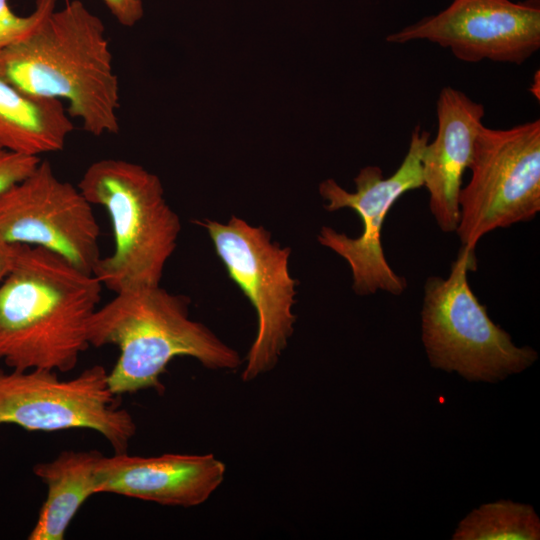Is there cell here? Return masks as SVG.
<instances>
[{"mask_svg": "<svg viewBox=\"0 0 540 540\" xmlns=\"http://www.w3.org/2000/svg\"><path fill=\"white\" fill-rule=\"evenodd\" d=\"M469 270H476L475 250L461 247L447 278L426 279L422 342L432 367L494 383L530 367L538 354L529 346L517 347L490 319L469 286Z\"/></svg>", "mask_w": 540, "mask_h": 540, "instance_id": "5b68a950", "label": "cell"}, {"mask_svg": "<svg viewBox=\"0 0 540 540\" xmlns=\"http://www.w3.org/2000/svg\"><path fill=\"white\" fill-rule=\"evenodd\" d=\"M57 0H36L34 11L27 16L15 14L7 0H0V49L28 37L55 10Z\"/></svg>", "mask_w": 540, "mask_h": 540, "instance_id": "e0dca14e", "label": "cell"}, {"mask_svg": "<svg viewBox=\"0 0 540 540\" xmlns=\"http://www.w3.org/2000/svg\"><path fill=\"white\" fill-rule=\"evenodd\" d=\"M427 40L464 62L521 64L540 48V2L453 0L439 13L386 37L388 43Z\"/></svg>", "mask_w": 540, "mask_h": 540, "instance_id": "8fae6325", "label": "cell"}, {"mask_svg": "<svg viewBox=\"0 0 540 540\" xmlns=\"http://www.w3.org/2000/svg\"><path fill=\"white\" fill-rule=\"evenodd\" d=\"M471 178L459 195L456 233L462 247L499 228L533 220L540 211V120L508 129L482 126Z\"/></svg>", "mask_w": 540, "mask_h": 540, "instance_id": "8992f818", "label": "cell"}, {"mask_svg": "<svg viewBox=\"0 0 540 540\" xmlns=\"http://www.w3.org/2000/svg\"><path fill=\"white\" fill-rule=\"evenodd\" d=\"M113 17L125 27H133L143 17L142 0H102Z\"/></svg>", "mask_w": 540, "mask_h": 540, "instance_id": "d6986e66", "label": "cell"}, {"mask_svg": "<svg viewBox=\"0 0 540 540\" xmlns=\"http://www.w3.org/2000/svg\"><path fill=\"white\" fill-rule=\"evenodd\" d=\"M429 139L430 133L417 125L398 169L384 177L378 166L363 167L354 178L355 192H348L333 179H326L319 185V193L327 201V211L351 208L362 220V233L356 238L328 226L322 227L317 237L321 245L349 264L352 288L357 295L385 291L398 296L407 287L406 279L396 274L385 258L381 231L394 203L406 192L423 187L422 156Z\"/></svg>", "mask_w": 540, "mask_h": 540, "instance_id": "9c48e42d", "label": "cell"}, {"mask_svg": "<svg viewBox=\"0 0 540 540\" xmlns=\"http://www.w3.org/2000/svg\"><path fill=\"white\" fill-rule=\"evenodd\" d=\"M0 77L28 94L66 101L90 135L119 132L120 87L105 25L80 0L0 49Z\"/></svg>", "mask_w": 540, "mask_h": 540, "instance_id": "7a4b0ae2", "label": "cell"}, {"mask_svg": "<svg viewBox=\"0 0 540 540\" xmlns=\"http://www.w3.org/2000/svg\"><path fill=\"white\" fill-rule=\"evenodd\" d=\"M225 464L213 454L102 455L95 469L96 493H112L160 505L193 507L223 483Z\"/></svg>", "mask_w": 540, "mask_h": 540, "instance_id": "7c38bea8", "label": "cell"}, {"mask_svg": "<svg viewBox=\"0 0 540 540\" xmlns=\"http://www.w3.org/2000/svg\"><path fill=\"white\" fill-rule=\"evenodd\" d=\"M189 299L158 286L116 293L97 308L87 326L90 345H115L120 354L108 373L116 396L155 389L163 393L160 376L171 360L188 356L212 370H236L239 353L207 326L189 317Z\"/></svg>", "mask_w": 540, "mask_h": 540, "instance_id": "3957f363", "label": "cell"}, {"mask_svg": "<svg viewBox=\"0 0 540 540\" xmlns=\"http://www.w3.org/2000/svg\"><path fill=\"white\" fill-rule=\"evenodd\" d=\"M40 157L18 154L0 147V194L37 167Z\"/></svg>", "mask_w": 540, "mask_h": 540, "instance_id": "ac0fdd59", "label": "cell"}, {"mask_svg": "<svg viewBox=\"0 0 540 540\" xmlns=\"http://www.w3.org/2000/svg\"><path fill=\"white\" fill-rule=\"evenodd\" d=\"M103 285L60 256L21 245L0 282V360L11 369L73 370L90 346Z\"/></svg>", "mask_w": 540, "mask_h": 540, "instance_id": "6da1fadb", "label": "cell"}, {"mask_svg": "<svg viewBox=\"0 0 540 540\" xmlns=\"http://www.w3.org/2000/svg\"><path fill=\"white\" fill-rule=\"evenodd\" d=\"M116 397L101 365L69 380L59 379L55 370L0 368V425L42 432L90 429L103 435L115 453H123L136 424Z\"/></svg>", "mask_w": 540, "mask_h": 540, "instance_id": "ba28073f", "label": "cell"}, {"mask_svg": "<svg viewBox=\"0 0 540 540\" xmlns=\"http://www.w3.org/2000/svg\"><path fill=\"white\" fill-rule=\"evenodd\" d=\"M77 186L112 224L114 250L99 259L93 275L114 293L160 285L181 222L158 176L139 164L105 158L93 162Z\"/></svg>", "mask_w": 540, "mask_h": 540, "instance_id": "277c9868", "label": "cell"}, {"mask_svg": "<svg viewBox=\"0 0 540 540\" xmlns=\"http://www.w3.org/2000/svg\"><path fill=\"white\" fill-rule=\"evenodd\" d=\"M206 228L229 277L257 314L256 337L241 373L248 382L271 371L294 332L297 280L289 273L290 247L272 242L262 226L232 216L227 223L206 219Z\"/></svg>", "mask_w": 540, "mask_h": 540, "instance_id": "52a82bcc", "label": "cell"}, {"mask_svg": "<svg viewBox=\"0 0 540 540\" xmlns=\"http://www.w3.org/2000/svg\"><path fill=\"white\" fill-rule=\"evenodd\" d=\"M0 235L55 253L90 274L101 258L92 204L78 186L59 179L47 160L0 194Z\"/></svg>", "mask_w": 540, "mask_h": 540, "instance_id": "30bf717a", "label": "cell"}, {"mask_svg": "<svg viewBox=\"0 0 540 540\" xmlns=\"http://www.w3.org/2000/svg\"><path fill=\"white\" fill-rule=\"evenodd\" d=\"M101 456L96 450H65L52 461L34 465V474L47 485L48 492L29 540L64 539L79 508L97 494L95 469Z\"/></svg>", "mask_w": 540, "mask_h": 540, "instance_id": "9a60e30c", "label": "cell"}, {"mask_svg": "<svg viewBox=\"0 0 540 540\" xmlns=\"http://www.w3.org/2000/svg\"><path fill=\"white\" fill-rule=\"evenodd\" d=\"M436 111L437 133L422 156L423 186L438 227L451 233L459 223L462 177L471 163L485 110L464 92L447 86L440 91Z\"/></svg>", "mask_w": 540, "mask_h": 540, "instance_id": "4fadbf2b", "label": "cell"}, {"mask_svg": "<svg viewBox=\"0 0 540 540\" xmlns=\"http://www.w3.org/2000/svg\"><path fill=\"white\" fill-rule=\"evenodd\" d=\"M73 130L63 101L28 94L0 77V147L39 157L62 150Z\"/></svg>", "mask_w": 540, "mask_h": 540, "instance_id": "5bb4252c", "label": "cell"}, {"mask_svg": "<svg viewBox=\"0 0 540 540\" xmlns=\"http://www.w3.org/2000/svg\"><path fill=\"white\" fill-rule=\"evenodd\" d=\"M454 540H538L540 520L528 504L500 500L481 505L458 525Z\"/></svg>", "mask_w": 540, "mask_h": 540, "instance_id": "2e32d148", "label": "cell"}, {"mask_svg": "<svg viewBox=\"0 0 540 540\" xmlns=\"http://www.w3.org/2000/svg\"><path fill=\"white\" fill-rule=\"evenodd\" d=\"M20 244H13L6 241L0 235V282L7 276L11 271L17 254L20 249Z\"/></svg>", "mask_w": 540, "mask_h": 540, "instance_id": "ffe728a7", "label": "cell"}]
</instances>
